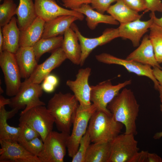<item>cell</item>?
<instances>
[{
  "mask_svg": "<svg viewBox=\"0 0 162 162\" xmlns=\"http://www.w3.org/2000/svg\"><path fill=\"white\" fill-rule=\"evenodd\" d=\"M140 105L133 92L123 89L110 102L107 108L115 120L125 126V134H137L136 121L138 116Z\"/></svg>",
  "mask_w": 162,
  "mask_h": 162,
  "instance_id": "obj_1",
  "label": "cell"
},
{
  "mask_svg": "<svg viewBox=\"0 0 162 162\" xmlns=\"http://www.w3.org/2000/svg\"><path fill=\"white\" fill-rule=\"evenodd\" d=\"M79 104L74 94L61 92L49 100L47 108L55 119L58 130L70 134L75 112Z\"/></svg>",
  "mask_w": 162,
  "mask_h": 162,
  "instance_id": "obj_2",
  "label": "cell"
},
{
  "mask_svg": "<svg viewBox=\"0 0 162 162\" xmlns=\"http://www.w3.org/2000/svg\"><path fill=\"white\" fill-rule=\"evenodd\" d=\"M123 127L112 114L96 110L90 119L87 130L92 142H110L119 134Z\"/></svg>",
  "mask_w": 162,
  "mask_h": 162,
  "instance_id": "obj_3",
  "label": "cell"
},
{
  "mask_svg": "<svg viewBox=\"0 0 162 162\" xmlns=\"http://www.w3.org/2000/svg\"><path fill=\"white\" fill-rule=\"evenodd\" d=\"M97 109L93 104L87 106L79 104L73 122V127L67 145L68 156L72 158L76 152L80 141L87 130L90 119Z\"/></svg>",
  "mask_w": 162,
  "mask_h": 162,
  "instance_id": "obj_4",
  "label": "cell"
},
{
  "mask_svg": "<svg viewBox=\"0 0 162 162\" xmlns=\"http://www.w3.org/2000/svg\"><path fill=\"white\" fill-rule=\"evenodd\" d=\"M70 134L52 131L43 141L42 151L38 156L40 162H63Z\"/></svg>",
  "mask_w": 162,
  "mask_h": 162,
  "instance_id": "obj_5",
  "label": "cell"
},
{
  "mask_svg": "<svg viewBox=\"0 0 162 162\" xmlns=\"http://www.w3.org/2000/svg\"><path fill=\"white\" fill-rule=\"evenodd\" d=\"M19 123H26L39 134L43 141L52 131L55 119L45 106H36L20 114Z\"/></svg>",
  "mask_w": 162,
  "mask_h": 162,
  "instance_id": "obj_6",
  "label": "cell"
},
{
  "mask_svg": "<svg viewBox=\"0 0 162 162\" xmlns=\"http://www.w3.org/2000/svg\"><path fill=\"white\" fill-rule=\"evenodd\" d=\"M131 80L114 85L111 80L101 82L95 86H91L90 100L96 106L97 110L112 114L107 108L109 103L119 93V91L126 86L130 84Z\"/></svg>",
  "mask_w": 162,
  "mask_h": 162,
  "instance_id": "obj_7",
  "label": "cell"
},
{
  "mask_svg": "<svg viewBox=\"0 0 162 162\" xmlns=\"http://www.w3.org/2000/svg\"><path fill=\"white\" fill-rule=\"evenodd\" d=\"M43 90L40 84L22 83L16 94L10 99L9 105L12 109L17 111L24 108L20 114H22L34 107L45 106L40 98L42 96Z\"/></svg>",
  "mask_w": 162,
  "mask_h": 162,
  "instance_id": "obj_8",
  "label": "cell"
},
{
  "mask_svg": "<svg viewBox=\"0 0 162 162\" xmlns=\"http://www.w3.org/2000/svg\"><path fill=\"white\" fill-rule=\"evenodd\" d=\"M0 66L4 75L6 94L13 97L18 92L22 83L15 54L3 51L0 54Z\"/></svg>",
  "mask_w": 162,
  "mask_h": 162,
  "instance_id": "obj_9",
  "label": "cell"
},
{
  "mask_svg": "<svg viewBox=\"0 0 162 162\" xmlns=\"http://www.w3.org/2000/svg\"><path fill=\"white\" fill-rule=\"evenodd\" d=\"M134 136L132 134H119L110 142L109 162H130L139 150Z\"/></svg>",
  "mask_w": 162,
  "mask_h": 162,
  "instance_id": "obj_10",
  "label": "cell"
},
{
  "mask_svg": "<svg viewBox=\"0 0 162 162\" xmlns=\"http://www.w3.org/2000/svg\"><path fill=\"white\" fill-rule=\"evenodd\" d=\"M70 27L76 34L80 45L82 52L80 64L81 66L83 65L86 60L94 48L119 37L118 28H106L101 36L94 38H88L81 34L77 26L74 23L72 24Z\"/></svg>",
  "mask_w": 162,
  "mask_h": 162,
  "instance_id": "obj_11",
  "label": "cell"
},
{
  "mask_svg": "<svg viewBox=\"0 0 162 162\" xmlns=\"http://www.w3.org/2000/svg\"><path fill=\"white\" fill-rule=\"evenodd\" d=\"M98 62L107 64H116L124 67L129 72L138 76L147 77L153 82L155 88L158 90L160 84L154 77L153 69L150 65L133 61L119 58L110 54L103 53L95 56Z\"/></svg>",
  "mask_w": 162,
  "mask_h": 162,
  "instance_id": "obj_12",
  "label": "cell"
},
{
  "mask_svg": "<svg viewBox=\"0 0 162 162\" xmlns=\"http://www.w3.org/2000/svg\"><path fill=\"white\" fill-rule=\"evenodd\" d=\"M0 162H40L17 141L0 140Z\"/></svg>",
  "mask_w": 162,
  "mask_h": 162,
  "instance_id": "obj_13",
  "label": "cell"
},
{
  "mask_svg": "<svg viewBox=\"0 0 162 162\" xmlns=\"http://www.w3.org/2000/svg\"><path fill=\"white\" fill-rule=\"evenodd\" d=\"M91 72V69L89 67L80 69L75 80H68L66 82L79 104L83 106H88L92 104L90 98L91 87L88 83Z\"/></svg>",
  "mask_w": 162,
  "mask_h": 162,
  "instance_id": "obj_14",
  "label": "cell"
},
{
  "mask_svg": "<svg viewBox=\"0 0 162 162\" xmlns=\"http://www.w3.org/2000/svg\"><path fill=\"white\" fill-rule=\"evenodd\" d=\"M66 59L67 57L62 48H59L52 52L43 62L38 64L30 76L23 82L40 84L53 70L60 66Z\"/></svg>",
  "mask_w": 162,
  "mask_h": 162,
  "instance_id": "obj_15",
  "label": "cell"
},
{
  "mask_svg": "<svg viewBox=\"0 0 162 162\" xmlns=\"http://www.w3.org/2000/svg\"><path fill=\"white\" fill-rule=\"evenodd\" d=\"M35 11L37 16L45 22L57 17L64 15H72L82 21L84 16L82 14L74 10H69L58 5L54 0H34Z\"/></svg>",
  "mask_w": 162,
  "mask_h": 162,
  "instance_id": "obj_16",
  "label": "cell"
},
{
  "mask_svg": "<svg viewBox=\"0 0 162 162\" xmlns=\"http://www.w3.org/2000/svg\"><path fill=\"white\" fill-rule=\"evenodd\" d=\"M152 19L142 21L140 19L124 23H120L118 28L119 37L130 40L134 46L137 47L142 38L153 24Z\"/></svg>",
  "mask_w": 162,
  "mask_h": 162,
  "instance_id": "obj_17",
  "label": "cell"
},
{
  "mask_svg": "<svg viewBox=\"0 0 162 162\" xmlns=\"http://www.w3.org/2000/svg\"><path fill=\"white\" fill-rule=\"evenodd\" d=\"M126 59L162 69L157 60L153 45L149 35L147 34L144 36L141 44L127 57Z\"/></svg>",
  "mask_w": 162,
  "mask_h": 162,
  "instance_id": "obj_18",
  "label": "cell"
},
{
  "mask_svg": "<svg viewBox=\"0 0 162 162\" xmlns=\"http://www.w3.org/2000/svg\"><path fill=\"white\" fill-rule=\"evenodd\" d=\"M15 55L21 78H28L38 64L33 47H20Z\"/></svg>",
  "mask_w": 162,
  "mask_h": 162,
  "instance_id": "obj_19",
  "label": "cell"
},
{
  "mask_svg": "<svg viewBox=\"0 0 162 162\" xmlns=\"http://www.w3.org/2000/svg\"><path fill=\"white\" fill-rule=\"evenodd\" d=\"M77 20H79L78 18L75 16L64 15L45 22L41 38H52L64 34L74 22Z\"/></svg>",
  "mask_w": 162,
  "mask_h": 162,
  "instance_id": "obj_20",
  "label": "cell"
},
{
  "mask_svg": "<svg viewBox=\"0 0 162 162\" xmlns=\"http://www.w3.org/2000/svg\"><path fill=\"white\" fill-rule=\"evenodd\" d=\"M61 47L67 59L75 64L80 65L82 52L77 36L70 27L65 32Z\"/></svg>",
  "mask_w": 162,
  "mask_h": 162,
  "instance_id": "obj_21",
  "label": "cell"
},
{
  "mask_svg": "<svg viewBox=\"0 0 162 162\" xmlns=\"http://www.w3.org/2000/svg\"><path fill=\"white\" fill-rule=\"evenodd\" d=\"M2 30L3 38L2 51L15 54L20 47V30L17 19L13 16L8 23L2 27Z\"/></svg>",
  "mask_w": 162,
  "mask_h": 162,
  "instance_id": "obj_22",
  "label": "cell"
},
{
  "mask_svg": "<svg viewBox=\"0 0 162 162\" xmlns=\"http://www.w3.org/2000/svg\"><path fill=\"white\" fill-rule=\"evenodd\" d=\"M45 22L37 16L27 28L20 31V47H33L42 38Z\"/></svg>",
  "mask_w": 162,
  "mask_h": 162,
  "instance_id": "obj_23",
  "label": "cell"
},
{
  "mask_svg": "<svg viewBox=\"0 0 162 162\" xmlns=\"http://www.w3.org/2000/svg\"><path fill=\"white\" fill-rule=\"evenodd\" d=\"M74 10L86 16V19L88 27L92 30L95 29L100 23L118 25L119 22L111 15H104L93 10L88 4H83Z\"/></svg>",
  "mask_w": 162,
  "mask_h": 162,
  "instance_id": "obj_24",
  "label": "cell"
},
{
  "mask_svg": "<svg viewBox=\"0 0 162 162\" xmlns=\"http://www.w3.org/2000/svg\"><path fill=\"white\" fill-rule=\"evenodd\" d=\"M16 15L18 26L20 31L26 29L37 17L33 0H19Z\"/></svg>",
  "mask_w": 162,
  "mask_h": 162,
  "instance_id": "obj_25",
  "label": "cell"
},
{
  "mask_svg": "<svg viewBox=\"0 0 162 162\" xmlns=\"http://www.w3.org/2000/svg\"><path fill=\"white\" fill-rule=\"evenodd\" d=\"M106 11L120 24L132 22L141 17L139 12L130 8L123 0H118Z\"/></svg>",
  "mask_w": 162,
  "mask_h": 162,
  "instance_id": "obj_26",
  "label": "cell"
},
{
  "mask_svg": "<svg viewBox=\"0 0 162 162\" xmlns=\"http://www.w3.org/2000/svg\"><path fill=\"white\" fill-rule=\"evenodd\" d=\"M17 113L14 110L7 111L4 106L0 108V140H7L18 142L21 128L9 125L7 120L14 116Z\"/></svg>",
  "mask_w": 162,
  "mask_h": 162,
  "instance_id": "obj_27",
  "label": "cell"
},
{
  "mask_svg": "<svg viewBox=\"0 0 162 162\" xmlns=\"http://www.w3.org/2000/svg\"><path fill=\"white\" fill-rule=\"evenodd\" d=\"M110 152V142L92 143L88 148L85 162H109Z\"/></svg>",
  "mask_w": 162,
  "mask_h": 162,
  "instance_id": "obj_28",
  "label": "cell"
},
{
  "mask_svg": "<svg viewBox=\"0 0 162 162\" xmlns=\"http://www.w3.org/2000/svg\"><path fill=\"white\" fill-rule=\"evenodd\" d=\"M63 38L62 36L59 35L40 39L32 47L37 61L44 54L47 52H52L61 47Z\"/></svg>",
  "mask_w": 162,
  "mask_h": 162,
  "instance_id": "obj_29",
  "label": "cell"
},
{
  "mask_svg": "<svg viewBox=\"0 0 162 162\" xmlns=\"http://www.w3.org/2000/svg\"><path fill=\"white\" fill-rule=\"evenodd\" d=\"M149 37L158 62L162 63V29L154 23L150 27Z\"/></svg>",
  "mask_w": 162,
  "mask_h": 162,
  "instance_id": "obj_30",
  "label": "cell"
},
{
  "mask_svg": "<svg viewBox=\"0 0 162 162\" xmlns=\"http://www.w3.org/2000/svg\"><path fill=\"white\" fill-rule=\"evenodd\" d=\"M17 5L14 0H4L0 5V26L8 23L16 14Z\"/></svg>",
  "mask_w": 162,
  "mask_h": 162,
  "instance_id": "obj_31",
  "label": "cell"
},
{
  "mask_svg": "<svg viewBox=\"0 0 162 162\" xmlns=\"http://www.w3.org/2000/svg\"><path fill=\"white\" fill-rule=\"evenodd\" d=\"M91 142L89 133L87 130L81 138L78 149L72 158V162H85L86 156Z\"/></svg>",
  "mask_w": 162,
  "mask_h": 162,
  "instance_id": "obj_32",
  "label": "cell"
},
{
  "mask_svg": "<svg viewBox=\"0 0 162 162\" xmlns=\"http://www.w3.org/2000/svg\"><path fill=\"white\" fill-rule=\"evenodd\" d=\"M27 151L37 157L42 150L44 142L42 139L37 137L28 141L18 142Z\"/></svg>",
  "mask_w": 162,
  "mask_h": 162,
  "instance_id": "obj_33",
  "label": "cell"
},
{
  "mask_svg": "<svg viewBox=\"0 0 162 162\" xmlns=\"http://www.w3.org/2000/svg\"><path fill=\"white\" fill-rule=\"evenodd\" d=\"M19 126L21 128L19 142L22 141H28L37 137H40L39 133L31 126L26 123H19Z\"/></svg>",
  "mask_w": 162,
  "mask_h": 162,
  "instance_id": "obj_34",
  "label": "cell"
},
{
  "mask_svg": "<svg viewBox=\"0 0 162 162\" xmlns=\"http://www.w3.org/2000/svg\"><path fill=\"white\" fill-rule=\"evenodd\" d=\"M118 0H92L91 4L93 9L104 14L107 11L111 4Z\"/></svg>",
  "mask_w": 162,
  "mask_h": 162,
  "instance_id": "obj_35",
  "label": "cell"
},
{
  "mask_svg": "<svg viewBox=\"0 0 162 162\" xmlns=\"http://www.w3.org/2000/svg\"><path fill=\"white\" fill-rule=\"evenodd\" d=\"M130 8L138 12L146 10V7L144 0H123Z\"/></svg>",
  "mask_w": 162,
  "mask_h": 162,
  "instance_id": "obj_36",
  "label": "cell"
},
{
  "mask_svg": "<svg viewBox=\"0 0 162 162\" xmlns=\"http://www.w3.org/2000/svg\"><path fill=\"white\" fill-rule=\"evenodd\" d=\"M92 0H62L63 5L66 8L75 10L83 4L91 3Z\"/></svg>",
  "mask_w": 162,
  "mask_h": 162,
  "instance_id": "obj_37",
  "label": "cell"
},
{
  "mask_svg": "<svg viewBox=\"0 0 162 162\" xmlns=\"http://www.w3.org/2000/svg\"><path fill=\"white\" fill-rule=\"evenodd\" d=\"M146 10L151 12H162V2L161 0H144Z\"/></svg>",
  "mask_w": 162,
  "mask_h": 162,
  "instance_id": "obj_38",
  "label": "cell"
},
{
  "mask_svg": "<svg viewBox=\"0 0 162 162\" xmlns=\"http://www.w3.org/2000/svg\"><path fill=\"white\" fill-rule=\"evenodd\" d=\"M148 152L144 151L138 152L132 159L130 162H147Z\"/></svg>",
  "mask_w": 162,
  "mask_h": 162,
  "instance_id": "obj_39",
  "label": "cell"
},
{
  "mask_svg": "<svg viewBox=\"0 0 162 162\" xmlns=\"http://www.w3.org/2000/svg\"><path fill=\"white\" fill-rule=\"evenodd\" d=\"M152 69L154 77L162 86V70L157 67H153Z\"/></svg>",
  "mask_w": 162,
  "mask_h": 162,
  "instance_id": "obj_40",
  "label": "cell"
},
{
  "mask_svg": "<svg viewBox=\"0 0 162 162\" xmlns=\"http://www.w3.org/2000/svg\"><path fill=\"white\" fill-rule=\"evenodd\" d=\"M41 86L43 91L48 93H51L53 92L56 87L45 80L43 81Z\"/></svg>",
  "mask_w": 162,
  "mask_h": 162,
  "instance_id": "obj_41",
  "label": "cell"
},
{
  "mask_svg": "<svg viewBox=\"0 0 162 162\" xmlns=\"http://www.w3.org/2000/svg\"><path fill=\"white\" fill-rule=\"evenodd\" d=\"M44 80L53 85L56 87L58 83V80L57 77L53 74H49L47 76Z\"/></svg>",
  "mask_w": 162,
  "mask_h": 162,
  "instance_id": "obj_42",
  "label": "cell"
},
{
  "mask_svg": "<svg viewBox=\"0 0 162 162\" xmlns=\"http://www.w3.org/2000/svg\"><path fill=\"white\" fill-rule=\"evenodd\" d=\"M147 162H162V159L156 153L148 152Z\"/></svg>",
  "mask_w": 162,
  "mask_h": 162,
  "instance_id": "obj_43",
  "label": "cell"
},
{
  "mask_svg": "<svg viewBox=\"0 0 162 162\" xmlns=\"http://www.w3.org/2000/svg\"><path fill=\"white\" fill-rule=\"evenodd\" d=\"M155 12H151L150 16L153 20V23L162 29V16L159 18L157 17Z\"/></svg>",
  "mask_w": 162,
  "mask_h": 162,
  "instance_id": "obj_44",
  "label": "cell"
},
{
  "mask_svg": "<svg viewBox=\"0 0 162 162\" xmlns=\"http://www.w3.org/2000/svg\"><path fill=\"white\" fill-rule=\"evenodd\" d=\"M10 103V99L6 98L2 95L0 96V108L6 105H9Z\"/></svg>",
  "mask_w": 162,
  "mask_h": 162,
  "instance_id": "obj_45",
  "label": "cell"
},
{
  "mask_svg": "<svg viewBox=\"0 0 162 162\" xmlns=\"http://www.w3.org/2000/svg\"><path fill=\"white\" fill-rule=\"evenodd\" d=\"M3 38L1 27L0 26V53L2 52Z\"/></svg>",
  "mask_w": 162,
  "mask_h": 162,
  "instance_id": "obj_46",
  "label": "cell"
},
{
  "mask_svg": "<svg viewBox=\"0 0 162 162\" xmlns=\"http://www.w3.org/2000/svg\"><path fill=\"white\" fill-rule=\"evenodd\" d=\"M160 111L162 113V105H160ZM162 137V131L156 133L154 136L153 138L155 139H159Z\"/></svg>",
  "mask_w": 162,
  "mask_h": 162,
  "instance_id": "obj_47",
  "label": "cell"
},
{
  "mask_svg": "<svg viewBox=\"0 0 162 162\" xmlns=\"http://www.w3.org/2000/svg\"><path fill=\"white\" fill-rule=\"evenodd\" d=\"M158 90L159 91L160 94V98L162 105V86L159 85L158 87Z\"/></svg>",
  "mask_w": 162,
  "mask_h": 162,
  "instance_id": "obj_48",
  "label": "cell"
},
{
  "mask_svg": "<svg viewBox=\"0 0 162 162\" xmlns=\"http://www.w3.org/2000/svg\"><path fill=\"white\" fill-rule=\"evenodd\" d=\"M3 92V91L2 90V88H1V87L0 86V94H2Z\"/></svg>",
  "mask_w": 162,
  "mask_h": 162,
  "instance_id": "obj_49",
  "label": "cell"
},
{
  "mask_svg": "<svg viewBox=\"0 0 162 162\" xmlns=\"http://www.w3.org/2000/svg\"><path fill=\"white\" fill-rule=\"evenodd\" d=\"M2 0H0V1L1 2L2 1Z\"/></svg>",
  "mask_w": 162,
  "mask_h": 162,
  "instance_id": "obj_50",
  "label": "cell"
}]
</instances>
